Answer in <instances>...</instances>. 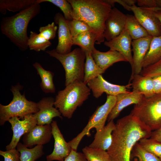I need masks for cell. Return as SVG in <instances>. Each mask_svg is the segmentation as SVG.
Here are the masks:
<instances>
[{
	"instance_id": "cell-1",
	"label": "cell",
	"mask_w": 161,
	"mask_h": 161,
	"mask_svg": "<svg viewBox=\"0 0 161 161\" xmlns=\"http://www.w3.org/2000/svg\"><path fill=\"white\" fill-rule=\"evenodd\" d=\"M152 131L137 118L130 114L118 119L107 151L111 161H131L132 150L142 139L150 137Z\"/></svg>"
},
{
	"instance_id": "cell-2",
	"label": "cell",
	"mask_w": 161,
	"mask_h": 161,
	"mask_svg": "<svg viewBox=\"0 0 161 161\" xmlns=\"http://www.w3.org/2000/svg\"><path fill=\"white\" fill-rule=\"evenodd\" d=\"M73 8V19L82 21L89 25L97 37L96 42H104L105 22L112 9L104 0H68Z\"/></svg>"
},
{
	"instance_id": "cell-3",
	"label": "cell",
	"mask_w": 161,
	"mask_h": 161,
	"mask_svg": "<svg viewBox=\"0 0 161 161\" xmlns=\"http://www.w3.org/2000/svg\"><path fill=\"white\" fill-rule=\"evenodd\" d=\"M41 9L40 4L36 3L14 15L3 17L0 23L1 32L20 50H26L28 48V24Z\"/></svg>"
},
{
	"instance_id": "cell-4",
	"label": "cell",
	"mask_w": 161,
	"mask_h": 161,
	"mask_svg": "<svg viewBox=\"0 0 161 161\" xmlns=\"http://www.w3.org/2000/svg\"><path fill=\"white\" fill-rule=\"evenodd\" d=\"M90 91L83 82L75 81L58 92L54 106L63 116L71 118L77 108L88 98Z\"/></svg>"
},
{
	"instance_id": "cell-5",
	"label": "cell",
	"mask_w": 161,
	"mask_h": 161,
	"mask_svg": "<svg viewBox=\"0 0 161 161\" xmlns=\"http://www.w3.org/2000/svg\"><path fill=\"white\" fill-rule=\"evenodd\" d=\"M46 52L58 60L62 65L65 72V86L76 80L83 82L86 57L81 48H75L65 54L58 53L55 49L47 50Z\"/></svg>"
},
{
	"instance_id": "cell-6",
	"label": "cell",
	"mask_w": 161,
	"mask_h": 161,
	"mask_svg": "<svg viewBox=\"0 0 161 161\" xmlns=\"http://www.w3.org/2000/svg\"><path fill=\"white\" fill-rule=\"evenodd\" d=\"M137 118L152 131L161 126V94L143 96L130 113Z\"/></svg>"
},
{
	"instance_id": "cell-7",
	"label": "cell",
	"mask_w": 161,
	"mask_h": 161,
	"mask_svg": "<svg viewBox=\"0 0 161 161\" xmlns=\"http://www.w3.org/2000/svg\"><path fill=\"white\" fill-rule=\"evenodd\" d=\"M20 85L12 86L11 91L13 97L7 105L0 104V125H4L6 121L14 117L23 118L27 114H34L39 111L37 103L29 101L24 94L20 92L21 88Z\"/></svg>"
},
{
	"instance_id": "cell-8",
	"label": "cell",
	"mask_w": 161,
	"mask_h": 161,
	"mask_svg": "<svg viewBox=\"0 0 161 161\" xmlns=\"http://www.w3.org/2000/svg\"><path fill=\"white\" fill-rule=\"evenodd\" d=\"M116 100V96L107 95L105 103L97 107L89 117L88 122L82 131L75 137L68 142L71 148L77 151L79 144L83 137L91 136V130L95 128L96 132L101 130L105 126V123Z\"/></svg>"
},
{
	"instance_id": "cell-9",
	"label": "cell",
	"mask_w": 161,
	"mask_h": 161,
	"mask_svg": "<svg viewBox=\"0 0 161 161\" xmlns=\"http://www.w3.org/2000/svg\"><path fill=\"white\" fill-rule=\"evenodd\" d=\"M131 8L135 17L150 35L153 37L161 36V24L154 13V11L161 10V8H142L135 4Z\"/></svg>"
},
{
	"instance_id": "cell-10",
	"label": "cell",
	"mask_w": 161,
	"mask_h": 161,
	"mask_svg": "<svg viewBox=\"0 0 161 161\" xmlns=\"http://www.w3.org/2000/svg\"><path fill=\"white\" fill-rule=\"evenodd\" d=\"M14 117L10 118L8 121L11 125L13 135L11 142L6 146V150L16 148L21 137L30 131L37 125L36 118L34 114L25 116L23 119Z\"/></svg>"
},
{
	"instance_id": "cell-11",
	"label": "cell",
	"mask_w": 161,
	"mask_h": 161,
	"mask_svg": "<svg viewBox=\"0 0 161 161\" xmlns=\"http://www.w3.org/2000/svg\"><path fill=\"white\" fill-rule=\"evenodd\" d=\"M87 85L92 91L94 97L97 98L104 92L112 96L128 92L130 91L128 88L130 87V84L126 86L112 84L105 80L102 75H100L88 82Z\"/></svg>"
},
{
	"instance_id": "cell-12",
	"label": "cell",
	"mask_w": 161,
	"mask_h": 161,
	"mask_svg": "<svg viewBox=\"0 0 161 161\" xmlns=\"http://www.w3.org/2000/svg\"><path fill=\"white\" fill-rule=\"evenodd\" d=\"M54 22L58 25V45L55 49L61 54H67L71 51L72 44V37L69 26V21L62 14L56 13L54 17Z\"/></svg>"
},
{
	"instance_id": "cell-13",
	"label": "cell",
	"mask_w": 161,
	"mask_h": 161,
	"mask_svg": "<svg viewBox=\"0 0 161 161\" xmlns=\"http://www.w3.org/2000/svg\"><path fill=\"white\" fill-rule=\"evenodd\" d=\"M126 15L116 7L111 10L105 22L103 35L110 41L119 35L125 28Z\"/></svg>"
},
{
	"instance_id": "cell-14",
	"label": "cell",
	"mask_w": 161,
	"mask_h": 161,
	"mask_svg": "<svg viewBox=\"0 0 161 161\" xmlns=\"http://www.w3.org/2000/svg\"><path fill=\"white\" fill-rule=\"evenodd\" d=\"M51 125L52 136L54 140V148L52 152L47 155V161H64L70 154L72 148L61 133L57 121L53 120Z\"/></svg>"
},
{
	"instance_id": "cell-15",
	"label": "cell",
	"mask_w": 161,
	"mask_h": 161,
	"mask_svg": "<svg viewBox=\"0 0 161 161\" xmlns=\"http://www.w3.org/2000/svg\"><path fill=\"white\" fill-rule=\"evenodd\" d=\"M153 38L149 35L132 41L133 64L131 77L134 74H140L143 69L144 59L149 50Z\"/></svg>"
},
{
	"instance_id": "cell-16",
	"label": "cell",
	"mask_w": 161,
	"mask_h": 161,
	"mask_svg": "<svg viewBox=\"0 0 161 161\" xmlns=\"http://www.w3.org/2000/svg\"><path fill=\"white\" fill-rule=\"evenodd\" d=\"M51 124L35 126L30 131L24 135L23 144L27 147L48 143L52 136Z\"/></svg>"
},
{
	"instance_id": "cell-17",
	"label": "cell",
	"mask_w": 161,
	"mask_h": 161,
	"mask_svg": "<svg viewBox=\"0 0 161 161\" xmlns=\"http://www.w3.org/2000/svg\"><path fill=\"white\" fill-rule=\"evenodd\" d=\"M55 100L52 97H45L37 103L39 111L34 114L37 125L51 124L53 120L52 119L55 117L62 118L58 110L53 107Z\"/></svg>"
},
{
	"instance_id": "cell-18",
	"label": "cell",
	"mask_w": 161,
	"mask_h": 161,
	"mask_svg": "<svg viewBox=\"0 0 161 161\" xmlns=\"http://www.w3.org/2000/svg\"><path fill=\"white\" fill-rule=\"evenodd\" d=\"M132 40L127 31L124 29L120 34L110 41L104 42V44L110 49L120 53L132 66L133 56L131 45Z\"/></svg>"
},
{
	"instance_id": "cell-19",
	"label": "cell",
	"mask_w": 161,
	"mask_h": 161,
	"mask_svg": "<svg viewBox=\"0 0 161 161\" xmlns=\"http://www.w3.org/2000/svg\"><path fill=\"white\" fill-rule=\"evenodd\" d=\"M115 104L108 116L109 122L114 120L119 115L122 111L127 106L137 104L142 100L143 95L137 91L132 90L127 93H122L117 95Z\"/></svg>"
},
{
	"instance_id": "cell-20",
	"label": "cell",
	"mask_w": 161,
	"mask_h": 161,
	"mask_svg": "<svg viewBox=\"0 0 161 161\" xmlns=\"http://www.w3.org/2000/svg\"><path fill=\"white\" fill-rule=\"evenodd\" d=\"M92 56L96 64L104 72L115 63L127 61L125 58L119 52L109 50L101 52L95 48L91 52Z\"/></svg>"
},
{
	"instance_id": "cell-21",
	"label": "cell",
	"mask_w": 161,
	"mask_h": 161,
	"mask_svg": "<svg viewBox=\"0 0 161 161\" xmlns=\"http://www.w3.org/2000/svg\"><path fill=\"white\" fill-rule=\"evenodd\" d=\"M115 128L113 120L109 122L101 130L96 132L94 140L89 146L107 151L112 143V134Z\"/></svg>"
},
{
	"instance_id": "cell-22",
	"label": "cell",
	"mask_w": 161,
	"mask_h": 161,
	"mask_svg": "<svg viewBox=\"0 0 161 161\" xmlns=\"http://www.w3.org/2000/svg\"><path fill=\"white\" fill-rule=\"evenodd\" d=\"M129 83L132 90L137 91L145 97H151L155 94L151 77L140 74H134L131 77Z\"/></svg>"
},
{
	"instance_id": "cell-23",
	"label": "cell",
	"mask_w": 161,
	"mask_h": 161,
	"mask_svg": "<svg viewBox=\"0 0 161 161\" xmlns=\"http://www.w3.org/2000/svg\"><path fill=\"white\" fill-rule=\"evenodd\" d=\"M125 29L133 40L150 35L134 15L127 14Z\"/></svg>"
},
{
	"instance_id": "cell-24",
	"label": "cell",
	"mask_w": 161,
	"mask_h": 161,
	"mask_svg": "<svg viewBox=\"0 0 161 161\" xmlns=\"http://www.w3.org/2000/svg\"><path fill=\"white\" fill-rule=\"evenodd\" d=\"M161 59V36L154 37L149 50L144 59L143 68L153 64Z\"/></svg>"
},
{
	"instance_id": "cell-25",
	"label": "cell",
	"mask_w": 161,
	"mask_h": 161,
	"mask_svg": "<svg viewBox=\"0 0 161 161\" xmlns=\"http://www.w3.org/2000/svg\"><path fill=\"white\" fill-rule=\"evenodd\" d=\"M37 0H0V12L5 15L7 10L20 11L37 3Z\"/></svg>"
},
{
	"instance_id": "cell-26",
	"label": "cell",
	"mask_w": 161,
	"mask_h": 161,
	"mask_svg": "<svg viewBox=\"0 0 161 161\" xmlns=\"http://www.w3.org/2000/svg\"><path fill=\"white\" fill-rule=\"evenodd\" d=\"M33 66L41 77L40 86L43 91L45 93L55 92V89L53 81V73L44 69L38 62L34 63Z\"/></svg>"
},
{
	"instance_id": "cell-27",
	"label": "cell",
	"mask_w": 161,
	"mask_h": 161,
	"mask_svg": "<svg viewBox=\"0 0 161 161\" xmlns=\"http://www.w3.org/2000/svg\"><path fill=\"white\" fill-rule=\"evenodd\" d=\"M85 52L86 57L83 82L87 84L90 80L102 75L105 72L96 64L92 56L91 52Z\"/></svg>"
},
{
	"instance_id": "cell-28",
	"label": "cell",
	"mask_w": 161,
	"mask_h": 161,
	"mask_svg": "<svg viewBox=\"0 0 161 161\" xmlns=\"http://www.w3.org/2000/svg\"><path fill=\"white\" fill-rule=\"evenodd\" d=\"M43 148L42 145H37L33 148H29L19 142L16 149L20 153L21 161H35L44 154Z\"/></svg>"
},
{
	"instance_id": "cell-29",
	"label": "cell",
	"mask_w": 161,
	"mask_h": 161,
	"mask_svg": "<svg viewBox=\"0 0 161 161\" xmlns=\"http://www.w3.org/2000/svg\"><path fill=\"white\" fill-rule=\"evenodd\" d=\"M73 45H77L84 52H92L95 48L94 45L97 41L96 34L93 32H87L72 38Z\"/></svg>"
},
{
	"instance_id": "cell-30",
	"label": "cell",
	"mask_w": 161,
	"mask_h": 161,
	"mask_svg": "<svg viewBox=\"0 0 161 161\" xmlns=\"http://www.w3.org/2000/svg\"><path fill=\"white\" fill-rule=\"evenodd\" d=\"M52 45L49 41L46 39L39 33L31 31L28 41V48L36 52L44 51Z\"/></svg>"
},
{
	"instance_id": "cell-31",
	"label": "cell",
	"mask_w": 161,
	"mask_h": 161,
	"mask_svg": "<svg viewBox=\"0 0 161 161\" xmlns=\"http://www.w3.org/2000/svg\"><path fill=\"white\" fill-rule=\"evenodd\" d=\"M82 151L87 161H111L106 151L89 146H85Z\"/></svg>"
},
{
	"instance_id": "cell-32",
	"label": "cell",
	"mask_w": 161,
	"mask_h": 161,
	"mask_svg": "<svg viewBox=\"0 0 161 161\" xmlns=\"http://www.w3.org/2000/svg\"><path fill=\"white\" fill-rule=\"evenodd\" d=\"M136 158V161H161L159 157L146 151L139 143L134 145L131 151V160Z\"/></svg>"
},
{
	"instance_id": "cell-33",
	"label": "cell",
	"mask_w": 161,
	"mask_h": 161,
	"mask_svg": "<svg viewBox=\"0 0 161 161\" xmlns=\"http://www.w3.org/2000/svg\"><path fill=\"white\" fill-rule=\"evenodd\" d=\"M37 3L40 4L43 2L51 3L58 7L63 12L64 17L68 21L73 19L72 15L73 8L70 4L66 0H37Z\"/></svg>"
},
{
	"instance_id": "cell-34",
	"label": "cell",
	"mask_w": 161,
	"mask_h": 161,
	"mask_svg": "<svg viewBox=\"0 0 161 161\" xmlns=\"http://www.w3.org/2000/svg\"><path fill=\"white\" fill-rule=\"evenodd\" d=\"M69 23L72 38L86 32H92L94 33L89 25L80 20L73 19L71 21H69Z\"/></svg>"
},
{
	"instance_id": "cell-35",
	"label": "cell",
	"mask_w": 161,
	"mask_h": 161,
	"mask_svg": "<svg viewBox=\"0 0 161 161\" xmlns=\"http://www.w3.org/2000/svg\"><path fill=\"white\" fill-rule=\"evenodd\" d=\"M140 145L149 152L160 158L161 157V143L150 138L141 139Z\"/></svg>"
},
{
	"instance_id": "cell-36",
	"label": "cell",
	"mask_w": 161,
	"mask_h": 161,
	"mask_svg": "<svg viewBox=\"0 0 161 161\" xmlns=\"http://www.w3.org/2000/svg\"><path fill=\"white\" fill-rule=\"evenodd\" d=\"M58 28L55 23L53 22L45 26L40 27L39 31L41 35L47 40L49 41L55 38Z\"/></svg>"
},
{
	"instance_id": "cell-37",
	"label": "cell",
	"mask_w": 161,
	"mask_h": 161,
	"mask_svg": "<svg viewBox=\"0 0 161 161\" xmlns=\"http://www.w3.org/2000/svg\"><path fill=\"white\" fill-rule=\"evenodd\" d=\"M140 74L151 78L161 75V59L153 64L143 68Z\"/></svg>"
},
{
	"instance_id": "cell-38",
	"label": "cell",
	"mask_w": 161,
	"mask_h": 161,
	"mask_svg": "<svg viewBox=\"0 0 161 161\" xmlns=\"http://www.w3.org/2000/svg\"><path fill=\"white\" fill-rule=\"evenodd\" d=\"M0 155L4 158V161H21L20 154L16 148L4 151L0 150Z\"/></svg>"
},
{
	"instance_id": "cell-39",
	"label": "cell",
	"mask_w": 161,
	"mask_h": 161,
	"mask_svg": "<svg viewBox=\"0 0 161 161\" xmlns=\"http://www.w3.org/2000/svg\"><path fill=\"white\" fill-rule=\"evenodd\" d=\"M64 161H87L83 153L78 152L72 149L68 156Z\"/></svg>"
},
{
	"instance_id": "cell-40",
	"label": "cell",
	"mask_w": 161,
	"mask_h": 161,
	"mask_svg": "<svg viewBox=\"0 0 161 161\" xmlns=\"http://www.w3.org/2000/svg\"><path fill=\"white\" fill-rule=\"evenodd\" d=\"M137 3L139 7H141L148 8L157 7L156 0H137Z\"/></svg>"
},
{
	"instance_id": "cell-41",
	"label": "cell",
	"mask_w": 161,
	"mask_h": 161,
	"mask_svg": "<svg viewBox=\"0 0 161 161\" xmlns=\"http://www.w3.org/2000/svg\"><path fill=\"white\" fill-rule=\"evenodd\" d=\"M152 78L154 90L155 94H161V75Z\"/></svg>"
},
{
	"instance_id": "cell-42",
	"label": "cell",
	"mask_w": 161,
	"mask_h": 161,
	"mask_svg": "<svg viewBox=\"0 0 161 161\" xmlns=\"http://www.w3.org/2000/svg\"><path fill=\"white\" fill-rule=\"evenodd\" d=\"M104 1L110 5L112 7H114V4L117 3L122 5L124 9L129 11H131V7L127 4L124 0H104Z\"/></svg>"
},
{
	"instance_id": "cell-43",
	"label": "cell",
	"mask_w": 161,
	"mask_h": 161,
	"mask_svg": "<svg viewBox=\"0 0 161 161\" xmlns=\"http://www.w3.org/2000/svg\"><path fill=\"white\" fill-rule=\"evenodd\" d=\"M150 138L161 143V126L152 131Z\"/></svg>"
},
{
	"instance_id": "cell-44",
	"label": "cell",
	"mask_w": 161,
	"mask_h": 161,
	"mask_svg": "<svg viewBox=\"0 0 161 161\" xmlns=\"http://www.w3.org/2000/svg\"><path fill=\"white\" fill-rule=\"evenodd\" d=\"M124 1L130 7H131L135 4L137 1V0H124Z\"/></svg>"
},
{
	"instance_id": "cell-45",
	"label": "cell",
	"mask_w": 161,
	"mask_h": 161,
	"mask_svg": "<svg viewBox=\"0 0 161 161\" xmlns=\"http://www.w3.org/2000/svg\"><path fill=\"white\" fill-rule=\"evenodd\" d=\"M154 13L156 16L160 21L161 24V10L154 11Z\"/></svg>"
},
{
	"instance_id": "cell-46",
	"label": "cell",
	"mask_w": 161,
	"mask_h": 161,
	"mask_svg": "<svg viewBox=\"0 0 161 161\" xmlns=\"http://www.w3.org/2000/svg\"><path fill=\"white\" fill-rule=\"evenodd\" d=\"M157 7L161 8V0H156Z\"/></svg>"
},
{
	"instance_id": "cell-47",
	"label": "cell",
	"mask_w": 161,
	"mask_h": 161,
	"mask_svg": "<svg viewBox=\"0 0 161 161\" xmlns=\"http://www.w3.org/2000/svg\"><path fill=\"white\" fill-rule=\"evenodd\" d=\"M159 158L160 159L161 161V157H160Z\"/></svg>"
}]
</instances>
